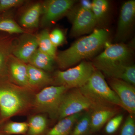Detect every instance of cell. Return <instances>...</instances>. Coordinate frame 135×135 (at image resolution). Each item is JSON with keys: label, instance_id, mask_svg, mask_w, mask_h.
Wrapping results in <instances>:
<instances>
[{"label": "cell", "instance_id": "obj_1", "mask_svg": "<svg viewBox=\"0 0 135 135\" xmlns=\"http://www.w3.org/2000/svg\"><path fill=\"white\" fill-rule=\"evenodd\" d=\"M36 93L8 80L0 81V126L14 116L29 115Z\"/></svg>", "mask_w": 135, "mask_h": 135}, {"label": "cell", "instance_id": "obj_2", "mask_svg": "<svg viewBox=\"0 0 135 135\" xmlns=\"http://www.w3.org/2000/svg\"><path fill=\"white\" fill-rule=\"evenodd\" d=\"M109 36V32L105 29H94L89 35L79 39L56 55L55 59L59 67L66 69L93 56L108 43Z\"/></svg>", "mask_w": 135, "mask_h": 135}, {"label": "cell", "instance_id": "obj_3", "mask_svg": "<svg viewBox=\"0 0 135 135\" xmlns=\"http://www.w3.org/2000/svg\"><path fill=\"white\" fill-rule=\"evenodd\" d=\"M104 50L95 58L93 65L112 79H119L132 55L130 47L123 43L109 44Z\"/></svg>", "mask_w": 135, "mask_h": 135}, {"label": "cell", "instance_id": "obj_4", "mask_svg": "<svg viewBox=\"0 0 135 135\" xmlns=\"http://www.w3.org/2000/svg\"><path fill=\"white\" fill-rule=\"evenodd\" d=\"M79 89L92 104V110L114 106L123 108L119 98L99 70H95L88 82Z\"/></svg>", "mask_w": 135, "mask_h": 135}, {"label": "cell", "instance_id": "obj_5", "mask_svg": "<svg viewBox=\"0 0 135 135\" xmlns=\"http://www.w3.org/2000/svg\"><path fill=\"white\" fill-rule=\"evenodd\" d=\"M68 90L63 86L56 85L44 88L35 95L30 114H45L50 119L57 120L61 101Z\"/></svg>", "mask_w": 135, "mask_h": 135}, {"label": "cell", "instance_id": "obj_6", "mask_svg": "<svg viewBox=\"0 0 135 135\" xmlns=\"http://www.w3.org/2000/svg\"><path fill=\"white\" fill-rule=\"evenodd\" d=\"M95 70L92 63L83 61L75 67L56 71L52 77L53 85L69 89L80 88L88 82Z\"/></svg>", "mask_w": 135, "mask_h": 135}, {"label": "cell", "instance_id": "obj_7", "mask_svg": "<svg viewBox=\"0 0 135 135\" xmlns=\"http://www.w3.org/2000/svg\"><path fill=\"white\" fill-rule=\"evenodd\" d=\"M92 109V104L79 89L68 90L61 101L57 121L66 117L81 113L83 111Z\"/></svg>", "mask_w": 135, "mask_h": 135}, {"label": "cell", "instance_id": "obj_8", "mask_svg": "<svg viewBox=\"0 0 135 135\" xmlns=\"http://www.w3.org/2000/svg\"><path fill=\"white\" fill-rule=\"evenodd\" d=\"M75 1L73 0H48L42 3L41 19L42 27L49 26L71 9Z\"/></svg>", "mask_w": 135, "mask_h": 135}, {"label": "cell", "instance_id": "obj_9", "mask_svg": "<svg viewBox=\"0 0 135 135\" xmlns=\"http://www.w3.org/2000/svg\"><path fill=\"white\" fill-rule=\"evenodd\" d=\"M97 25L91 8L81 5L73 18L71 35L77 36L89 33Z\"/></svg>", "mask_w": 135, "mask_h": 135}, {"label": "cell", "instance_id": "obj_10", "mask_svg": "<svg viewBox=\"0 0 135 135\" xmlns=\"http://www.w3.org/2000/svg\"><path fill=\"white\" fill-rule=\"evenodd\" d=\"M110 87L116 93L123 108L129 114L135 113V86L122 80L112 79L110 82Z\"/></svg>", "mask_w": 135, "mask_h": 135}, {"label": "cell", "instance_id": "obj_11", "mask_svg": "<svg viewBox=\"0 0 135 135\" xmlns=\"http://www.w3.org/2000/svg\"><path fill=\"white\" fill-rule=\"evenodd\" d=\"M38 49L37 35L25 32L15 41L12 55L24 62L28 64L29 59Z\"/></svg>", "mask_w": 135, "mask_h": 135}, {"label": "cell", "instance_id": "obj_12", "mask_svg": "<svg viewBox=\"0 0 135 135\" xmlns=\"http://www.w3.org/2000/svg\"><path fill=\"white\" fill-rule=\"evenodd\" d=\"M135 16V1L124 3L121 8L116 35L117 41H122L127 38L133 27Z\"/></svg>", "mask_w": 135, "mask_h": 135}, {"label": "cell", "instance_id": "obj_13", "mask_svg": "<svg viewBox=\"0 0 135 135\" xmlns=\"http://www.w3.org/2000/svg\"><path fill=\"white\" fill-rule=\"evenodd\" d=\"M27 64L11 55L8 63V80L21 86L29 88Z\"/></svg>", "mask_w": 135, "mask_h": 135}, {"label": "cell", "instance_id": "obj_14", "mask_svg": "<svg viewBox=\"0 0 135 135\" xmlns=\"http://www.w3.org/2000/svg\"><path fill=\"white\" fill-rule=\"evenodd\" d=\"M29 87L35 93L45 87L53 85V77L48 73L27 64Z\"/></svg>", "mask_w": 135, "mask_h": 135}, {"label": "cell", "instance_id": "obj_15", "mask_svg": "<svg viewBox=\"0 0 135 135\" xmlns=\"http://www.w3.org/2000/svg\"><path fill=\"white\" fill-rule=\"evenodd\" d=\"M15 38L9 36L0 38V81L8 80V63L12 55Z\"/></svg>", "mask_w": 135, "mask_h": 135}, {"label": "cell", "instance_id": "obj_16", "mask_svg": "<svg viewBox=\"0 0 135 135\" xmlns=\"http://www.w3.org/2000/svg\"><path fill=\"white\" fill-rule=\"evenodd\" d=\"M116 114V110L113 107H104L93 110L90 113L91 134L100 130Z\"/></svg>", "mask_w": 135, "mask_h": 135}, {"label": "cell", "instance_id": "obj_17", "mask_svg": "<svg viewBox=\"0 0 135 135\" xmlns=\"http://www.w3.org/2000/svg\"><path fill=\"white\" fill-rule=\"evenodd\" d=\"M28 127L24 135H43L48 130V116L45 114H30L28 115Z\"/></svg>", "mask_w": 135, "mask_h": 135}, {"label": "cell", "instance_id": "obj_18", "mask_svg": "<svg viewBox=\"0 0 135 135\" xmlns=\"http://www.w3.org/2000/svg\"><path fill=\"white\" fill-rule=\"evenodd\" d=\"M41 14L42 3H34L22 14L20 20V24L27 29L37 28L40 23Z\"/></svg>", "mask_w": 135, "mask_h": 135}, {"label": "cell", "instance_id": "obj_19", "mask_svg": "<svg viewBox=\"0 0 135 135\" xmlns=\"http://www.w3.org/2000/svg\"><path fill=\"white\" fill-rule=\"evenodd\" d=\"M82 113L62 119L43 135H70L71 131Z\"/></svg>", "mask_w": 135, "mask_h": 135}, {"label": "cell", "instance_id": "obj_20", "mask_svg": "<svg viewBox=\"0 0 135 135\" xmlns=\"http://www.w3.org/2000/svg\"><path fill=\"white\" fill-rule=\"evenodd\" d=\"M55 59L38 48L31 57L27 64L49 73L54 70Z\"/></svg>", "mask_w": 135, "mask_h": 135}, {"label": "cell", "instance_id": "obj_21", "mask_svg": "<svg viewBox=\"0 0 135 135\" xmlns=\"http://www.w3.org/2000/svg\"><path fill=\"white\" fill-rule=\"evenodd\" d=\"M27 127L26 121L18 122L10 120L0 126V135H24Z\"/></svg>", "mask_w": 135, "mask_h": 135}, {"label": "cell", "instance_id": "obj_22", "mask_svg": "<svg viewBox=\"0 0 135 135\" xmlns=\"http://www.w3.org/2000/svg\"><path fill=\"white\" fill-rule=\"evenodd\" d=\"M109 7L105 0H94L91 3V9L97 25H103L106 21Z\"/></svg>", "mask_w": 135, "mask_h": 135}, {"label": "cell", "instance_id": "obj_23", "mask_svg": "<svg viewBox=\"0 0 135 135\" xmlns=\"http://www.w3.org/2000/svg\"><path fill=\"white\" fill-rule=\"evenodd\" d=\"M37 36L38 48L55 59L57 55L56 47L51 41L48 31L47 29H44L37 35Z\"/></svg>", "mask_w": 135, "mask_h": 135}, {"label": "cell", "instance_id": "obj_24", "mask_svg": "<svg viewBox=\"0 0 135 135\" xmlns=\"http://www.w3.org/2000/svg\"><path fill=\"white\" fill-rule=\"evenodd\" d=\"M90 113L82 114L77 120L70 135H90Z\"/></svg>", "mask_w": 135, "mask_h": 135}, {"label": "cell", "instance_id": "obj_25", "mask_svg": "<svg viewBox=\"0 0 135 135\" xmlns=\"http://www.w3.org/2000/svg\"><path fill=\"white\" fill-rule=\"evenodd\" d=\"M0 31L9 34H23L24 30L13 20L5 18L0 20Z\"/></svg>", "mask_w": 135, "mask_h": 135}, {"label": "cell", "instance_id": "obj_26", "mask_svg": "<svg viewBox=\"0 0 135 135\" xmlns=\"http://www.w3.org/2000/svg\"><path fill=\"white\" fill-rule=\"evenodd\" d=\"M122 114L115 115L110 119L105 124V132L108 134H112L117 131L123 120Z\"/></svg>", "mask_w": 135, "mask_h": 135}, {"label": "cell", "instance_id": "obj_27", "mask_svg": "<svg viewBox=\"0 0 135 135\" xmlns=\"http://www.w3.org/2000/svg\"><path fill=\"white\" fill-rule=\"evenodd\" d=\"M119 135H135V121L134 115L129 114L128 116Z\"/></svg>", "mask_w": 135, "mask_h": 135}, {"label": "cell", "instance_id": "obj_28", "mask_svg": "<svg viewBox=\"0 0 135 135\" xmlns=\"http://www.w3.org/2000/svg\"><path fill=\"white\" fill-rule=\"evenodd\" d=\"M49 37L52 44L56 47L62 45L65 41L64 34L60 29H54L49 33Z\"/></svg>", "mask_w": 135, "mask_h": 135}, {"label": "cell", "instance_id": "obj_29", "mask_svg": "<svg viewBox=\"0 0 135 135\" xmlns=\"http://www.w3.org/2000/svg\"><path fill=\"white\" fill-rule=\"evenodd\" d=\"M25 2L23 0H0V11H5L22 5Z\"/></svg>", "mask_w": 135, "mask_h": 135}]
</instances>
